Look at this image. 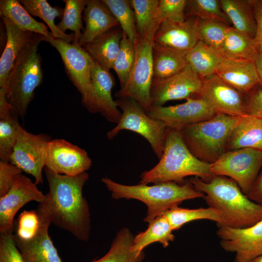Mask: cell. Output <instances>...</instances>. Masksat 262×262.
Wrapping results in <instances>:
<instances>
[{
  "label": "cell",
  "instance_id": "obj_31",
  "mask_svg": "<svg viewBox=\"0 0 262 262\" xmlns=\"http://www.w3.org/2000/svg\"><path fill=\"white\" fill-rule=\"evenodd\" d=\"M224 59L218 51L199 40L186 55L187 64L202 79L215 74Z\"/></svg>",
  "mask_w": 262,
  "mask_h": 262
},
{
  "label": "cell",
  "instance_id": "obj_10",
  "mask_svg": "<svg viewBox=\"0 0 262 262\" xmlns=\"http://www.w3.org/2000/svg\"><path fill=\"white\" fill-rule=\"evenodd\" d=\"M49 135L35 134L21 128L11 155L10 163L31 175L36 184L43 183L42 170L45 166Z\"/></svg>",
  "mask_w": 262,
  "mask_h": 262
},
{
  "label": "cell",
  "instance_id": "obj_51",
  "mask_svg": "<svg viewBox=\"0 0 262 262\" xmlns=\"http://www.w3.org/2000/svg\"><path fill=\"white\" fill-rule=\"evenodd\" d=\"M248 262H262V255L257 257Z\"/></svg>",
  "mask_w": 262,
  "mask_h": 262
},
{
  "label": "cell",
  "instance_id": "obj_9",
  "mask_svg": "<svg viewBox=\"0 0 262 262\" xmlns=\"http://www.w3.org/2000/svg\"><path fill=\"white\" fill-rule=\"evenodd\" d=\"M153 43L139 38L134 42L135 60L133 68L126 84L115 93L117 98L128 97L134 99L146 112L151 106Z\"/></svg>",
  "mask_w": 262,
  "mask_h": 262
},
{
  "label": "cell",
  "instance_id": "obj_1",
  "mask_svg": "<svg viewBox=\"0 0 262 262\" xmlns=\"http://www.w3.org/2000/svg\"><path fill=\"white\" fill-rule=\"evenodd\" d=\"M44 171L49 191L36 211L59 228L71 233L78 240L87 241L91 220L89 208L82 189L89 179L83 172L70 176L54 173L47 167Z\"/></svg>",
  "mask_w": 262,
  "mask_h": 262
},
{
  "label": "cell",
  "instance_id": "obj_49",
  "mask_svg": "<svg viewBox=\"0 0 262 262\" xmlns=\"http://www.w3.org/2000/svg\"><path fill=\"white\" fill-rule=\"evenodd\" d=\"M5 90L0 88V119L5 118L12 115V108L5 97Z\"/></svg>",
  "mask_w": 262,
  "mask_h": 262
},
{
  "label": "cell",
  "instance_id": "obj_13",
  "mask_svg": "<svg viewBox=\"0 0 262 262\" xmlns=\"http://www.w3.org/2000/svg\"><path fill=\"white\" fill-rule=\"evenodd\" d=\"M36 185L22 173L15 177L10 190L0 197V234H13L14 217L25 204L32 201L39 203L45 200L46 195Z\"/></svg>",
  "mask_w": 262,
  "mask_h": 262
},
{
  "label": "cell",
  "instance_id": "obj_2",
  "mask_svg": "<svg viewBox=\"0 0 262 262\" xmlns=\"http://www.w3.org/2000/svg\"><path fill=\"white\" fill-rule=\"evenodd\" d=\"M189 181L197 191L203 193L209 207L221 213L218 227L244 229L262 220V205L248 198L233 180L222 176H214L208 181L197 177Z\"/></svg>",
  "mask_w": 262,
  "mask_h": 262
},
{
  "label": "cell",
  "instance_id": "obj_32",
  "mask_svg": "<svg viewBox=\"0 0 262 262\" xmlns=\"http://www.w3.org/2000/svg\"><path fill=\"white\" fill-rule=\"evenodd\" d=\"M258 49L254 39L230 27L219 52L227 59L254 61Z\"/></svg>",
  "mask_w": 262,
  "mask_h": 262
},
{
  "label": "cell",
  "instance_id": "obj_17",
  "mask_svg": "<svg viewBox=\"0 0 262 262\" xmlns=\"http://www.w3.org/2000/svg\"><path fill=\"white\" fill-rule=\"evenodd\" d=\"M221 247L235 254V262H248L262 255V220L244 229L218 227Z\"/></svg>",
  "mask_w": 262,
  "mask_h": 262
},
{
  "label": "cell",
  "instance_id": "obj_37",
  "mask_svg": "<svg viewBox=\"0 0 262 262\" xmlns=\"http://www.w3.org/2000/svg\"><path fill=\"white\" fill-rule=\"evenodd\" d=\"M230 27L219 20L197 17L196 29L198 40L219 52Z\"/></svg>",
  "mask_w": 262,
  "mask_h": 262
},
{
  "label": "cell",
  "instance_id": "obj_22",
  "mask_svg": "<svg viewBox=\"0 0 262 262\" xmlns=\"http://www.w3.org/2000/svg\"><path fill=\"white\" fill-rule=\"evenodd\" d=\"M82 19L85 28L79 40V45L82 47L119 25L116 18L101 0H88Z\"/></svg>",
  "mask_w": 262,
  "mask_h": 262
},
{
  "label": "cell",
  "instance_id": "obj_47",
  "mask_svg": "<svg viewBox=\"0 0 262 262\" xmlns=\"http://www.w3.org/2000/svg\"><path fill=\"white\" fill-rule=\"evenodd\" d=\"M253 9L256 24L254 40L259 51L262 52V0H253Z\"/></svg>",
  "mask_w": 262,
  "mask_h": 262
},
{
  "label": "cell",
  "instance_id": "obj_19",
  "mask_svg": "<svg viewBox=\"0 0 262 262\" xmlns=\"http://www.w3.org/2000/svg\"><path fill=\"white\" fill-rule=\"evenodd\" d=\"M37 214L39 225L33 237L22 239L13 235L16 247L25 262H62L49 235L50 222L43 215Z\"/></svg>",
  "mask_w": 262,
  "mask_h": 262
},
{
  "label": "cell",
  "instance_id": "obj_7",
  "mask_svg": "<svg viewBox=\"0 0 262 262\" xmlns=\"http://www.w3.org/2000/svg\"><path fill=\"white\" fill-rule=\"evenodd\" d=\"M116 104L122 112L116 125L107 133L112 139L122 130L138 133L146 139L153 152L160 159L162 155L167 127L161 121L150 117L146 111L134 99L128 98H118Z\"/></svg>",
  "mask_w": 262,
  "mask_h": 262
},
{
  "label": "cell",
  "instance_id": "obj_40",
  "mask_svg": "<svg viewBox=\"0 0 262 262\" xmlns=\"http://www.w3.org/2000/svg\"><path fill=\"white\" fill-rule=\"evenodd\" d=\"M135 60L134 42L123 33L120 50L113 66V69L118 78L120 88L127 82L133 68Z\"/></svg>",
  "mask_w": 262,
  "mask_h": 262
},
{
  "label": "cell",
  "instance_id": "obj_16",
  "mask_svg": "<svg viewBox=\"0 0 262 262\" xmlns=\"http://www.w3.org/2000/svg\"><path fill=\"white\" fill-rule=\"evenodd\" d=\"M198 96L216 114L236 117L247 115L246 94L225 82L215 74L202 79Z\"/></svg>",
  "mask_w": 262,
  "mask_h": 262
},
{
  "label": "cell",
  "instance_id": "obj_15",
  "mask_svg": "<svg viewBox=\"0 0 262 262\" xmlns=\"http://www.w3.org/2000/svg\"><path fill=\"white\" fill-rule=\"evenodd\" d=\"M202 86V79L187 64L173 76L162 80H153L151 106H162L169 101L193 98L192 96L199 94Z\"/></svg>",
  "mask_w": 262,
  "mask_h": 262
},
{
  "label": "cell",
  "instance_id": "obj_44",
  "mask_svg": "<svg viewBox=\"0 0 262 262\" xmlns=\"http://www.w3.org/2000/svg\"><path fill=\"white\" fill-rule=\"evenodd\" d=\"M0 262H25L16 245L13 234L0 235Z\"/></svg>",
  "mask_w": 262,
  "mask_h": 262
},
{
  "label": "cell",
  "instance_id": "obj_50",
  "mask_svg": "<svg viewBox=\"0 0 262 262\" xmlns=\"http://www.w3.org/2000/svg\"><path fill=\"white\" fill-rule=\"evenodd\" d=\"M254 63L258 71L259 77L260 80V85L262 88V52H259L256 58L254 60Z\"/></svg>",
  "mask_w": 262,
  "mask_h": 262
},
{
  "label": "cell",
  "instance_id": "obj_20",
  "mask_svg": "<svg viewBox=\"0 0 262 262\" xmlns=\"http://www.w3.org/2000/svg\"><path fill=\"white\" fill-rule=\"evenodd\" d=\"M196 20V17H188L183 22L163 21L154 35L153 43L188 51L198 41Z\"/></svg>",
  "mask_w": 262,
  "mask_h": 262
},
{
  "label": "cell",
  "instance_id": "obj_34",
  "mask_svg": "<svg viewBox=\"0 0 262 262\" xmlns=\"http://www.w3.org/2000/svg\"><path fill=\"white\" fill-rule=\"evenodd\" d=\"M19 1L30 15L39 17L47 24L54 38L68 43L73 41L74 33L68 34L62 32L54 23L56 17L62 19L64 9L59 6L52 7L46 0H20Z\"/></svg>",
  "mask_w": 262,
  "mask_h": 262
},
{
  "label": "cell",
  "instance_id": "obj_28",
  "mask_svg": "<svg viewBox=\"0 0 262 262\" xmlns=\"http://www.w3.org/2000/svg\"><path fill=\"white\" fill-rule=\"evenodd\" d=\"M0 15L21 30L39 33L47 37H53L48 30L47 26L33 18L19 0H0Z\"/></svg>",
  "mask_w": 262,
  "mask_h": 262
},
{
  "label": "cell",
  "instance_id": "obj_8",
  "mask_svg": "<svg viewBox=\"0 0 262 262\" xmlns=\"http://www.w3.org/2000/svg\"><path fill=\"white\" fill-rule=\"evenodd\" d=\"M262 166V151L243 148L226 151L216 161L211 164L214 176H222L235 181L246 195Z\"/></svg>",
  "mask_w": 262,
  "mask_h": 262
},
{
  "label": "cell",
  "instance_id": "obj_33",
  "mask_svg": "<svg viewBox=\"0 0 262 262\" xmlns=\"http://www.w3.org/2000/svg\"><path fill=\"white\" fill-rule=\"evenodd\" d=\"M134 236L127 228L116 234L108 252L101 258L91 262H142L145 254L132 248Z\"/></svg>",
  "mask_w": 262,
  "mask_h": 262
},
{
  "label": "cell",
  "instance_id": "obj_12",
  "mask_svg": "<svg viewBox=\"0 0 262 262\" xmlns=\"http://www.w3.org/2000/svg\"><path fill=\"white\" fill-rule=\"evenodd\" d=\"M90 76L91 89L87 97L82 100V104L90 113H99L109 122L117 124L121 112L112 95L115 84L113 76L94 60Z\"/></svg>",
  "mask_w": 262,
  "mask_h": 262
},
{
  "label": "cell",
  "instance_id": "obj_5",
  "mask_svg": "<svg viewBox=\"0 0 262 262\" xmlns=\"http://www.w3.org/2000/svg\"><path fill=\"white\" fill-rule=\"evenodd\" d=\"M44 38L42 34L34 33L18 55L3 88L13 114L18 117L26 115L34 98V90L43 80L41 59L37 50Z\"/></svg>",
  "mask_w": 262,
  "mask_h": 262
},
{
  "label": "cell",
  "instance_id": "obj_26",
  "mask_svg": "<svg viewBox=\"0 0 262 262\" xmlns=\"http://www.w3.org/2000/svg\"><path fill=\"white\" fill-rule=\"evenodd\" d=\"M187 52L153 43V80L165 79L182 70L187 65Z\"/></svg>",
  "mask_w": 262,
  "mask_h": 262
},
{
  "label": "cell",
  "instance_id": "obj_27",
  "mask_svg": "<svg viewBox=\"0 0 262 262\" xmlns=\"http://www.w3.org/2000/svg\"><path fill=\"white\" fill-rule=\"evenodd\" d=\"M253 0H220L221 9L229 18L233 27L254 39L256 24L253 9Z\"/></svg>",
  "mask_w": 262,
  "mask_h": 262
},
{
  "label": "cell",
  "instance_id": "obj_48",
  "mask_svg": "<svg viewBox=\"0 0 262 262\" xmlns=\"http://www.w3.org/2000/svg\"><path fill=\"white\" fill-rule=\"evenodd\" d=\"M246 195L253 202L262 205V170Z\"/></svg>",
  "mask_w": 262,
  "mask_h": 262
},
{
  "label": "cell",
  "instance_id": "obj_45",
  "mask_svg": "<svg viewBox=\"0 0 262 262\" xmlns=\"http://www.w3.org/2000/svg\"><path fill=\"white\" fill-rule=\"evenodd\" d=\"M22 172L11 163L0 161V197L8 192L12 186L15 177Z\"/></svg>",
  "mask_w": 262,
  "mask_h": 262
},
{
  "label": "cell",
  "instance_id": "obj_14",
  "mask_svg": "<svg viewBox=\"0 0 262 262\" xmlns=\"http://www.w3.org/2000/svg\"><path fill=\"white\" fill-rule=\"evenodd\" d=\"M146 112L150 117L162 121L167 128L177 131L210 119L217 114L201 98H190L185 102L175 105L151 106Z\"/></svg>",
  "mask_w": 262,
  "mask_h": 262
},
{
  "label": "cell",
  "instance_id": "obj_18",
  "mask_svg": "<svg viewBox=\"0 0 262 262\" xmlns=\"http://www.w3.org/2000/svg\"><path fill=\"white\" fill-rule=\"evenodd\" d=\"M92 160L87 152L63 139H51L48 143L45 166L61 175L76 176L88 170Z\"/></svg>",
  "mask_w": 262,
  "mask_h": 262
},
{
  "label": "cell",
  "instance_id": "obj_39",
  "mask_svg": "<svg viewBox=\"0 0 262 262\" xmlns=\"http://www.w3.org/2000/svg\"><path fill=\"white\" fill-rule=\"evenodd\" d=\"M185 13L186 17L214 19L229 26L231 24L218 0H187Z\"/></svg>",
  "mask_w": 262,
  "mask_h": 262
},
{
  "label": "cell",
  "instance_id": "obj_42",
  "mask_svg": "<svg viewBox=\"0 0 262 262\" xmlns=\"http://www.w3.org/2000/svg\"><path fill=\"white\" fill-rule=\"evenodd\" d=\"M187 0H159L157 17L160 26L165 20L183 22L187 18L185 7Z\"/></svg>",
  "mask_w": 262,
  "mask_h": 262
},
{
  "label": "cell",
  "instance_id": "obj_25",
  "mask_svg": "<svg viewBox=\"0 0 262 262\" xmlns=\"http://www.w3.org/2000/svg\"><path fill=\"white\" fill-rule=\"evenodd\" d=\"M251 148L262 151V119L246 115L233 130L227 151Z\"/></svg>",
  "mask_w": 262,
  "mask_h": 262
},
{
  "label": "cell",
  "instance_id": "obj_23",
  "mask_svg": "<svg viewBox=\"0 0 262 262\" xmlns=\"http://www.w3.org/2000/svg\"><path fill=\"white\" fill-rule=\"evenodd\" d=\"M1 17L6 35V44L0 59V88H4L18 55L32 38L34 33L21 30L8 18Z\"/></svg>",
  "mask_w": 262,
  "mask_h": 262
},
{
  "label": "cell",
  "instance_id": "obj_35",
  "mask_svg": "<svg viewBox=\"0 0 262 262\" xmlns=\"http://www.w3.org/2000/svg\"><path fill=\"white\" fill-rule=\"evenodd\" d=\"M168 220L172 229L178 230L185 224L200 219L215 221L216 225L221 221V213L211 208H200L194 209L175 207L163 213Z\"/></svg>",
  "mask_w": 262,
  "mask_h": 262
},
{
  "label": "cell",
  "instance_id": "obj_30",
  "mask_svg": "<svg viewBox=\"0 0 262 262\" xmlns=\"http://www.w3.org/2000/svg\"><path fill=\"white\" fill-rule=\"evenodd\" d=\"M168 220L164 214L148 223L147 229L134 236L132 248L137 252H142L147 246L155 242L160 243L164 247H167L175 238Z\"/></svg>",
  "mask_w": 262,
  "mask_h": 262
},
{
  "label": "cell",
  "instance_id": "obj_29",
  "mask_svg": "<svg viewBox=\"0 0 262 262\" xmlns=\"http://www.w3.org/2000/svg\"><path fill=\"white\" fill-rule=\"evenodd\" d=\"M138 38L153 43L159 27L157 12L159 0H131Z\"/></svg>",
  "mask_w": 262,
  "mask_h": 262
},
{
  "label": "cell",
  "instance_id": "obj_41",
  "mask_svg": "<svg viewBox=\"0 0 262 262\" xmlns=\"http://www.w3.org/2000/svg\"><path fill=\"white\" fill-rule=\"evenodd\" d=\"M22 127L18 117L12 115L0 119V159L10 163L11 155Z\"/></svg>",
  "mask_w": 262,
  "mask_h": 262
},
{
  "label": "cell",
  "instance_id": "obj_4",
  "mask_svg": "<svg viewBox=\"0 0 262 262\" xmlns=\"http://www.w3.org/2000/svg\"><path fill=\"white\" fill-rule=\"evenodd\" d=\"M101 181L113 198L135 199L144 203L147 206V213L144 221L148 223L185 200L205 196L196 190L190 181L182 183L164 182L152 185L141 183L127 185L105 177L101 178Z\"/></svg>",
  "mask_w": 262,
  "mask_h": 262
},
{
  "label": "cell",
  "instance_id": "obj_21",
  "mask_svg": "<svg viewBox=\"0 0 262 262\" xmlns=\"http://www.w3.org/2000/svg\"><path fill=\"white\" fill-rule=\"evenodd\" d=\"M215 74L225 82L246 94L260 85V80L254 61L225 58Z\"/></svg>",
  "mask_w": 262,
  "mask_h": 262
},
{
  "label": "cell",
  "instance_id": "obj_24",
  "mask_svg": "<svg viewBox=\"0 0 262 262\" xmlns=\"http://www.w3.org/2000/svg\"><path fill=\"white\" fill-rule=\"evenodd\" d=\"M123 35L117 26L83 46L93 60L103 69L110 72L118 54Z\"/></svg>",
  "mask_w": 262,
  "mask_h": 262
},
{
  "label": "cell",
  "instance_id": "obj_38",
  "mask_svg": "<svg viewBox=\"0 0 262 262\" xmlns=\"http://www.w3.org/2000/svg\"><path fill=\"white\" fill-rule=\"evenodd\" d=\"M116 18L121 29L126 36L134 42L138 38L135 20L130 0H101Z\"/></svg>",
  "mask_w": 262,
  "mask_h": 262
},
{
  "label": "cell",
  "instance_id": "obj_36",
  "mask_svg": "<svg viewBox=\"0 0 262 262\" xmlns=\"http://www.w3.org/2000/svg\"><path fill=\"white\" fill-rule=\"evenodd\" d=\"M88 0H64L65 3L63 16L56 25L62 32L70 30L74 32L72 44L79 45L82 33L84 31L82 21V13L84 11Z\"/></svg>",
  "mask_w": 262,
  "mask_h": 262
},
{
  "label": "cell",
  "instance_id": "obj_11",
  "mask_svg": "<svg viewBox=\"0 0 262 262\" xmlns=\"http://www.w3.org/2000/svg\"><path fill=\"white\" fill-rule=\"evenodd\" d=\"M59 52L67 76L82 96V100L89 94L91 86V70L93 60L82 46L64 40L45 36Z\"/></svg>",
  "mask_w": 262,
  "mask_h": 262
},
{
  "label": "cell",
  "instance_id": "obj_43",
  "mask_svg": "<svg viewBox=\"0 0 262 262\" xmlns=\"http://www.w3.org/2000/svg\"><path fill=\"white\" fill-rule=\"evenodd\" d=\"M39 225V219L36 210L24 211L18 216L13 235L22 239H29L35 234Z\"/></svg>",
  "mask_w": 262,
  "mask_h": 262
},
{
  "label": "cell",
  "instance_id": "obj_6",
  "mask_svg": "<svg viewBox=\"0 0 262 262\" xmlns=\"http://www.w3.org/2000/svg\"><path fill=\"white\" fill-rule=\"evenodd\" d=\"M242 117L217 114L210 119L186 126L178 131L194 156L212 164L227 151L230 136Z\"/></svg>",
  "mask_w": 262,
  "mask_h": 262
},
{
  "label": "cell",
  "instance_id": "obj_46",
  "mask_svg": "<svg viewBox=\"0 0 262 262\" xmlns=\"http://www.w3.org/2000/svg\"><path fill=\"white\" fill-rule=\"evenodd\" d=\"M247 115L262 119V88L258 86L246 94Z\"/></svg>",
  "mask_w": 262,
  "mask_h": 262
},
{
  "label": "cell",
  "instance_id": "obj_3",
  "mask_svg": "<svg viewBox=\"0 0 262 262\" xmlns=\"http://www.w3.org/2000/svg\"><path fill=\"white\" fill-rule=\"evenodd\" d=\"M211 169V164L199 160L191 153L178 131L167 128L159 162L152 168L141 174L139 183H182L188 176L208 181L214 176Z\"/></svg>",
  "mask_w": 262,
  "mask_h": 262
}]
</instances>
